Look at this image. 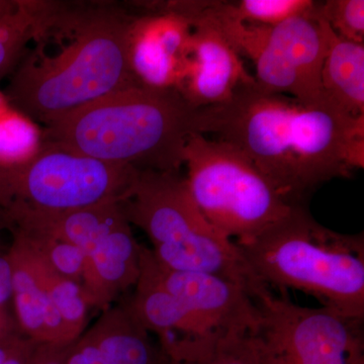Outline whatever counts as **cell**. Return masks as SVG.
Instances as JSON below:
<instances>
[{
  "label": "cell",
  "instance_id": "29",
  "mask_svg": "<svg viewBox=\"0 0 364 364\" xmlns=\"http://www.w3.org/2000/svg\"><path fill=\"white\" fill-rule=\"evenodd\" d=\"M4 228H6V215H4V210L0 208V233Z\"/></svg>",
  "mask_w": 364,
  "mask_h": 364
},
{
  "label": "cell",
  "instance_id": "2",
  "mask_svg": "<svg viewBox=\"0 0 364 364\" xmlns=\"http://www.w3.org/2000/svg\"><path fill=\"white\" fill-rule=\"evenodd\" d=\"M135 18L109 2L45 1L33 46L2 91L9 105L42 128L100 98L140 85L129 60Z\"/></svg>",
  "mask_w": 364,
  "mask_h": 364
},
{
  "label": "cell",
  "instance_id": "10",
  "mask_svg": "<svg viewBox=\"0 0 364 364\" xmlns=\"http://www.w3.org/2000/svg\"><path fill=\"white\" fill-rule=\"evenodd\" d=\"M18 331L37 343L71 344L87 328L82 289L50 267L18 235L7 251Z\"/></svg>",
  "mask_w": 364,
  "mask_h": 364
},
{
  "label": "cell",
  "instance_id": "3",
  "mask_svg": "<svg viewBox=\"0 0 364 364\" xmlns=\"http://www.w3.org/2000/svg\"><path fill=\"white\" fill-rule=\"evenodd\" d=\"M200 112L173 90L117 91L42 127V140L140 171L181 172Z\"/></svg>",
  "mask_w": 364,
  "mask_h": 364
},
{
  "label": "cell",
  "instance_id": "12",
  "mask_svg": "<svg viewBox=\"0 0 364 364\" xmlns=\"http://www.w3.org/2000/svg\"><path fill=\"white\" fill-rule=\"evenodd\" d=\"M122 304L146 331L157 337L163 355L173 364L208 358L228 336L215 332L179 299L143 280L136 282Z\"/></svg>",
  "mask_w": 364,
  "mask_h": 364
},
{
  "label": "cell",
  "instance_id": "15",
  "mask_svg": "<svg viewBox=\"0 0 364 364\" xmlns=\"http://www.w3.org/2000/svg\"><path fill=\"white\" fill-rule=\"evenodd\" d=\"M165 356L123 304L102 311L71 345L67 364H158Z\"/></svg>",
  "mask_w": 364,
  "mask_h": 364
},
{
  "label": "cell",
  "instance_id": "13",
  "mask_svg": "<svg viewBox=\"0 0 364 364\" xmlns=\"http://www.w3.org/2000/svg\"><path fill=\"white\" fill-rule=\"evenodd\" d=\"M193 26L186 74L178 92L195 109L228 104L237 90L255 85L243 59L226 38L205 20Z\"/></svg>",
  "mask_w": 364,
  "mask_h": 364
},
{
  "label": "cell",
  "instance_id": "11",
  "mask_svg": "<svg viewBox=\"0 0 364 364\" xmlns=\"http://www.w3.org/2000/svg\"><path fill=\"white\" fill-rule=\"evenodd\" d=\"M138 280L179 299L220 334L253 333L259 326V308L244 287L217 275L163 267L144 246Z\"/></svg>",
  "mask_w": 364,
  "mask_h": 364
},
{
  "label": "cell",
  "instance_id": "18",
  "mask_svg": "<svg viewBox=\"0 0 364 364\" xmlns=\"http://www.w3.org/2000/svg\"><path fill=\"white\" fill-rule=\"evenodd\" d=\"M45 1L18 0L14 13L0 20V78L11 74L39 28Z\"/></svg>",
  "mask_w": 364,
  "mask_h": 364
},
{
  "label": "cell",
  "instance_id": "30",
  "mask_svg": "<svg viewBox=\"0 0 364 364\" xmlns=\"http://www.w3.org/2000/svg\"><path fill=\"white\" fill-rule=\"evenodd\" d=\"M158 364H173V363H170V361H169V360H167V359H166V358H165V359H163V360L161 361V363H158Z\"/></svg>",
  "mask_w": 364,
  "mask_h": 364
},
{
  "label": "cell",
  "instance_id": "14",
  "mask_svg": "<svg viewBox=\"0 0 364 364\" xmlns=\"http://www.w3.org/2000/svg\"><path fill=\"white\" fill-rule=\"evenodd\" d=\"M193 26L172 13L136 14L129 60L139 85L178 91L188 66Z\"/></svg>",
  "mask_w": 364,
  "mask_h": 364
},
{
  "label": "cell",
  "instance_id": "22",
  "mask_svg": "<svg viewBox=\"0 0 364 364\" xmlns=\"http://www.w3.org/2000/svg\"><path fill=\"white\" fill-rule=\"evenodd\" d=\"M191 364H259L252 333L228 335L208 358Z\"/></svg>",
  "mask_w": 364,
  "mask_h": 364
},
{
  "label": "cell",
  "instance_id": "21",
  "mask_svg": "<svg viewBox=\"0 0 364 364\" xmlns=\"http://www.w3.org/2000/svg\"><path fill=\"white\" fill-rule=\"evenodd\" d=\"M317 14L341 39L364 44L363 0L318 2Z\"/></svg>",
  "mask_w": 364,
  "mask_h": 364
},
{
  "label": "cell",
  "instance_id": "27",
  "mask_svg": "<svg viewBox=\"0 0 364 364\" xmlns=\"http://www.w3.org/2000/svg\"><path fill=\"white\" fill-rule=\"evenodd\" d=\"M18 6V0H0V20L14 13Z\"/></svg>",
  "mask_w": 364,
  "mask_h": 364
},
{
  "label": "cell",
  "instance_id": "9",
  "mask_svg": "<svg viewBox=\"0 0 364 364\" xmlns=\"http://www.w3.org/2000/svg\"><path fill=\"white\" fill-rule=\"evenodd\" d=\"M4 213L9 229L48 235L81 249L114 299L135 287L143 246L136 240L121 203L62 212L13 205Z\"/></svg>",
  "mask_w": 364,
  "mask_h": 364
},
{
  "label": "cell",
  "instance_id": "28",
  "mask_svg": "<svg viewBox=\"0 0 364 364\" xmlns=\"http://www.w3.org/2000/svg\"><path fill=\"white\" fill-rule=\"evenodd\" d=\"M9 107H11V105H9V102H7L4 92L0 90V114H1L2 112H6L7 109H9Z\"/></svg>",
  "mask_w": 364,
  "mask_h": 364
},
{
  "label": "cell",
  "instance_id": "19",
  "mask_svg": "<svg viewBox=\"0 0 364 364\" xmlns=\"http://www.w3.org/2000/svg\"><path fill=\"white\" fill-rule=\"evenodd\" d=\"M318 2L313 0H241L223 1L228 16L250 26L273 28L287 21L316 11Z\"/></svg>",
  "mask_w": 364,
  "mask_h": 364
},
{
  "label": "cell",
  "instance_id": "5",
  "mask_svg": "<svg viewBox=\"0 0 364 364\" xmlns=\"http://www.w3.org/2000/svg\"><path fill=\"white\" fill-rule=\"evenodd\" d=\"M121 205L129 223L147 235L151 253L163 267L217 275L244 287L255 301L270 291L239 246L200 212L181 172L140 171Z\"/></svg>",
  "mask_w": 364,
  "mask_h": 364
},
{
  "label": "cell",
  "instance_id": "4",
  "mask_svg": "<svg viewBox=\"0 0 364 364\" xmlns=\"http://www.w3.org/2000/svg\"><path fill=\"white\" fill-rule=\"evenodd\" d=\"M238 246L264 286L282 294L301 291L363 323V233L333 231L316 221L308 207H294L279 224Z\"/></svg>",
  "mask_w": 364,
  "mask_h": 364
},
{
  "label": "cell",
  "instance_id": "20",
  "mask_svg": "<svg viewBox=\"0 0 364 364\" xmlns=\"http://www.w3.org/2000/svg\"><path fill=\"white\" fill-rule=\"evenodd\" d=\"M42 143V128L32 119L13 107L0 114V166L26 162Z\"/></svg>",
  "mask_w": 364,
  "mask_h": 364
},
{
  "label": "cell",
  "instance_id": "26",
  "mask_svg": "<svg viewBox=\"0 0 364 364\" xmlns=\"http://www.w3.org/2000/svg\"><path fill=\"white\" fill-rule=\"evenodd\" d=\"M20 333L14 316L9 313V309H0V341Z\"/></svg>",
  "mask_w": 364,
  "mask_h": 364
},
{
  "label": "cell",
  "instance_id": "6",
  "mask_svg": "<svg viewBox=\"0 0 364 364\" xmlns=\"http://www.w3.org/2000/svg\"><path fill=\"white\" fill-rule=\"evenodd\" d=\"M183 166L189 193L200 212L238 245L279 224L294 208L230 144L193 134L184 147Z\"/></svg>",
  "mask_w": 364,
  "mask_h": 364
},
{
  "label": "cell",
  "instance_id": "25",
  "mask_svg": "<svg viewBox=\"0 0 364 364\" xmlns=\"http://www.w3.org/2000/svg\"><path fill=\"white\" fill-rule=\"evenodd\" d=\"M13 301V273L7 253H0V309H9Z\"/></svg>",
  "mask_w": 364,
  "mask_h": 364
},
{
  "label": "cell",
  "instance_id": "17",
  "mask_svg": "<svg viewBox=\"0 0 364 364\" xmlns=\"http://www.w3.org/2000/svg\"><path fill=\"white\" fill-rule=\"evenodd\" d=\"M9 230L11 234L21 237L57 272L77 284L82 289L90 309L95 308L102 312L114 303L116 299L100 279L92 261L81 249L48 235L14 228Z\"/></svg>",
  "mask_w": 364,
  "mask_h": 364
},
{
  "label": "cell",
  "instance_id": "8",
  "mask_svg": "<svg viewBox=\"0 0 364 364\" xmlns=\"http://www.w3.org/2000/svg\"><path fill=\"white\" fill-rule=\"evenodd\" d=\"M256 303L260 323L252 335L259 364H364L363 323L272 291Z\"/></svg>",
  "mask_w": 364,
  "mask_h": 364
},
{
  "label": "cell",
  "instance_id": "16",
  "mask_svg": "<svg viewBox=\"0 0 364 364\" xmlns=\"http://www.w3.org/2000/svg\"><path fill=\"white\" fill-rule=\"evenodd\" d=\"M324 25L327 49L321 85L325 100L349 116L364 117V45L341 39Z\"/></svg>",
  "mask_w": 364,
  "mask_h": 364
},
{
  "label": "cell",
  "instance_id": "24",
  "mask_svg": "<svg viewBox=\"0 0 364 364\" xmlns=\"http://www.w3.org/2000/svg\"><path fill=\"white\" fill-rule=\"evenodd\" d=\"M71 345L37 343L28 364H67Z\"/></svg>",
  "mask_w": 364,
  "mask_h": 364
},
{
  "label": "cell",
  "instance_id": "7",
  "mask_svg": "<svg viewBox=\"0 0 364 364\" xmlns=\"http://www.w3.org/2000/svg\"><path fill=\"white\" fill-rule=\"evenodd\" d=\"M43 141V140H42ZM140 170L45 142L30 159L0 166V208L78 210L130 196Z\"/></svg>",
  "mask_w": 364,
  "mask_h": 364
},
{
  "label": "cell",
  "instance_id": "1",
  "mask_svg": "<svg viewBox=\"0 0 364 364\" xmlns=\"http://www.w3.org/2000/svg\"><path fill=\"white\" fill-rule=\"evenodd\" d=\"M200 134L241 151L291 207H308L323 184L364 166V117L304 104L255 85L228 104L202 109Z\"/></svg>",
  "mask_w": 364,
  "mask_h": 364
},
{
  "label": "cell",
  "instance_id": "23",
  "mask_svg": "<svg viewBox=\"0 0 364 364\" xmlns=\"http://www.w3.org/2000/svg\"><path fill=\"white\" fill-rule=\"evenodd\" d=\"M37 342L21 333L0 341V364H28Z\"/></svg>",
  "mask_w": 364,
  "mask_h": 364
}]
</instances>
